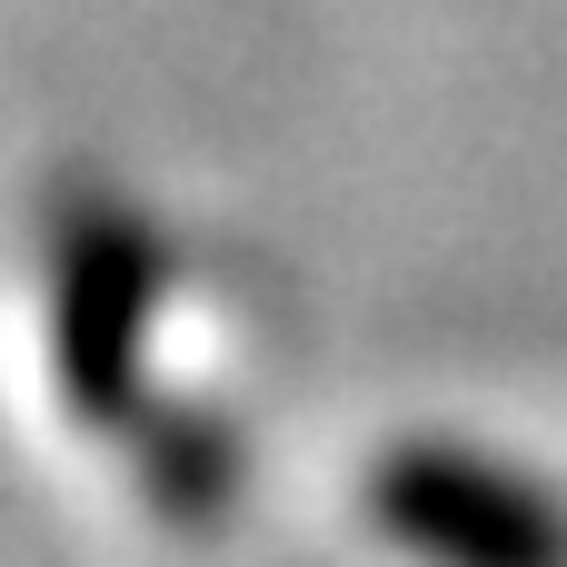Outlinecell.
I'll return each instance as SVG.
<instances>
[{"label":"cell","instance_id":"6da1fadb","mask_svg":"<svg viewBox=\"0 0 567 567\" xmlns=\"http://www.w3.org/2000/svg\"><path fill=\"white\" fill-rule=\"evenodd\" d=\"M369 528L419 567H567V498L498 449L399 439L369 458Z\"/></svg>","mask_w":567,"mask_h":567},{"label":"cell","instance_id":"7a4b0ae2","mask_svg":"<svg viewBox=\"0 0 567 567\" xmlns=\"http://www.w3.org/2000/svg\"><path fill=\"white\" fill-rule=\"evenodd\" d=\"M150 309H159V249L120 209L60 219V239H50V359H60V399H80L90 429H110L150 399V379H140Z\"/></svg>","mask_w":567,"mask_h":567}]
</instances>
